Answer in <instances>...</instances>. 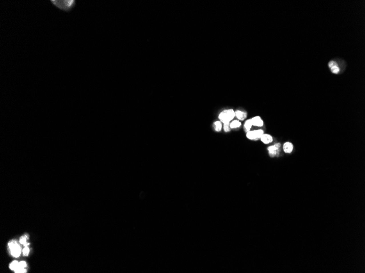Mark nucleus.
<instances>
[{
	"label": "nucleus",
	"mask_w": 365,
	"mask_h": 273,
	"mask_svg": "<svg viewBox=\"0 0 365 273\" xmlns=\"http://www.w3.org/2000/svg\"><path fill=\"white\" fill-rule=\"evenodd\" d=\"M26 267V263L24 261H21L20 262H19L18 264V267L17 268V269L14 270L15 273H26V270L25 269V268Z\"/></svg>",
	"instance_id": "nucleus-10"
},
{
	"label": "nucleus",
	"mask_w": 365,
	"mask_h": 273,
	"mask_svg": "<svg viewBox=\"0 0 365 273\" xmlns=\"http://www.w3.org/2000/svg\"><path fill=\"white\" fill-rule=\"evenodd\" d=\"M20 243L21 244L24 245L25 246H27L28 244H27L26 237H22L20 239Z\"/></svg>",
	"instance_id": "nucleus-17"
},
{
	"label": "nucleus",
	"mask_w": 365,
	"mask_h": 273,
	"mask_svg": "<svg viewBox=\"0 0 365 273\" xmlns=\"http://www.w3.org/2000/svg\"><path fill=\"white\" fill-rule=\"evenodd\" d=\"M280 143H277L273 145H272L269 146L267 148V150L268 151L269 154L272 156H276L279 153V150L280 147Z\"/></svg>",
	"instance_id": "nucleus-4"
},
{
	"label": "nucleus",
	"mask_w": 365,
	"mask_h": 273,
	"mask_svg": "<svg viewBox=\"0 0 365 273\" xmlns=\"http://www.w3.org/2000/svg\"><path fill=\"white\" fill-rule=\"evenodd\" d=\"M283 148L284 152L285 153L290 154L293 151L294 145L292 143L289 141H286L284 143Z\"/></svg>",
	"instance_id": "nucleus-7"
},
{
	"label": "nucleus",
	"mask_w": 365,
	"mask_h": 273,
	"mask_svg": "<svg viewBox=\"0 0 365 273\" xmlns=\"http://www.w3.org/2000/svg\"><path fill=\"white\" fill-rule=\"evenodd\" d=\"M242 125L241 122L239 120H233L230 123V126L231 129H236L239 128Z\"/></svg>",
	"instance_id": "nucleus-13"
},
{
	"label": "nucleus",
	"mask_w": 365,
	"mask_h": 273,
	"mask_svg": "<svg viewBox=\"0 0 365 273\" xmlns=\"http://www.w3.org/2000/svg\"><path fill=\"white\" fill-rule=\"evenodd\" d=\"M11 254L14 257H18L21 254V248L15 241H12L8 244Z\"/></svg>",
	"instance_id": "nucleus-3"
},
{
	"label": "nucleus",
	"mask_w": 365,
	"mask_h": 273,
	"mask_svg": "<svg viewBox=\"0 0 365 273\" xmlns=\"http://www.w3.org/2000/svg\"><path fill=\"white\" fill-rule=\"evenodd\" d=\"M18 264H19V262H18V261H13V262H12V263H11V264H10V266H9V268H10V269H11V270H15L17 269V268L18 267Z\"/></svg>",
	"instance_id": "nucleus-15"
},
{
	"label": "nucleus",
	"mask_w": 365,
	"mask_h": 273,
	"mask_svg": "<svg viewBox=\"0 0 365 273\" xmlns=\"http://www.w3.org/2000/svg\"><path fill=\"white\" fill-rule=\"evenodd\" d=\"M235 117L239 121H244L247 117V113L246 112L238 110L235 111Z\"/></svg>",
	"instance_id": "nucleus-11"
},
{
	"label": "nucleus",
	"mask_w": 365,
	"mask_h": 273,
	"mask_svg": "<svg viewBox=\"0 0 365 273\" xmlns=\"http://www.w3.org/2000/svg\"><path fill=\"white\" fill-rule=\"evenodd\" d=\"M252 126L253 125H252L251 119H247L245 122L244 124V130L246 131V133L249 131H251V128H252Z\"/></svg>",
	"instance_id": "nucleus-12"
},
{
	"label": "nucleus",
	"mask_w": 365,
	"mask_h": 273,
	"mask_svg": "<svg viewBox=\"0 0 365 273\" xmlns=\"http://www.w3.org/2000/svg\"><path fill=\"white\" fill-rule=\"evenodd\" d=\"M264 133V131L262 129L250 131L246 132V137L250 140H256L260 139Z\"/></svg>",
	"instance_id": "nucleus-2"
},
{
	"label": "nucleus",
	"mask_w": 365,
	"mask_h": 273,
	"mask_svg": "<svg viewBox=\"0 0 365 273\" xmlns=\"http://www.w3.org/2000/svg\"><path fill=\"white\" fill-rule=\"evenodd\" d=\"M260 139L261 140V142L264 143L265 144H268L272 142L273 140V137L271 135L268 134H265V133L262 135V136L260 137Z\"/></svg>",
	"instance_id": "nucleus-8"
},
{
	"label": "nucleus",
	"mask_w": 365,
	"mask_h": 273,
	"mask_svg": "<svg viewBox=\"0 0 365 273\" xmlns=\"http://www.w3.org/2000/svg\"><path fill=\"white\" fill-rule=\"evenodd\" d=\"M251 120L252 121V123L253 126H255V127H263L264 123L263 120L262 119V118H261L260 116H255L254 117L251 118Z\"/></svg>",
	"instance_id": "nucleus-6"
},
{
	"label": "nucleus",
	"mask_w": 365,
	"mask_h": 273,
	"mask_svg": "<svg viewBox=\"0 0 365 273\" xmlns=\"http://www.w3.org/2000/svg\"><path fill=\"white\" fill-rule=\"evenodd\" d=\"M51 2L57 9L65 12L72 11L76 5L75 0H51Z\"/></svg>",
	"instance_id": "nucleus-1"
},
{
	"label": "nucleus",
	"mask_w": 365,
	"mask_h": 273,
	"mask_svg": "<svg viewBox=\"0 0 365 273\" xmlns=\"http://www.w3.org/2000/svg\"><path fill=\"white\" fill-rule=\"evenodd\" d=\"M223 129H224V131H225V132H226V133H228V132L230 131L231 129L230 126V123H225V124H224Z\"/></svg>",
	"instance_id": "nucleus-16"
},
{
	"label": "nucleus",
	"mask_w": 365,
	"mask_h": 273,
	"mask_svg": "<svg viewBox=\"0 0 365 273\" xmlns=\"http://www.w3.org/2000/svg\"><path fill=\"white\" fill-rule=\"evenodd\" d=\"M214 129L216 132H220L222 129V123L220 121H217L214 122Z\"/></svg>",
	"instance_id": "nucleus-14"
},
{
	"label": "nucleus",
	"mask_w": 365,
	"mask_h": 273,
	"mask_svg": "<svg viewBox=\"0 0 365 273\" xmlns=\"http://www.w3.org/2000/svg\"><path fill=\"white\" fill-rule=\"evenodd\" d=\"M328 65L332 73H334V74H337L340 73V67L337 62L334 61H330L328 63Z\"/></svg>",
	"instance_id": "nucleus-5"
},
{
	"label": "nucleus",
	"mask_w": 365,
	"mask_h": 273,
	"mask_svg": "<svg viewBox=\"0 0 365 273\" xmlns=\"http://www.w3.org/2000/svg\"><path fill=\"white\" fill-rule=\"evenodd\" d=\"M23 254H24L25 256H27L28 254H29L30 249L29 248H28L27 246H25V248L23 249Z\"/></svg>",
	"instance_id": "nucleus-18"
},
{
	"label": "nucleus",
	"mask_w": 365,
	"mask_h": 273,
	"mask_svg": "<svg viewBox=\"0 0 365 273\" xmlns=\"http://www.w3.org/2000/svg\"><path fill=\"white\" fill-rule=\"evenodd\" d=\"M218 117H219V119H220V121L223 124L229 123L231 122L230 119H229L228 116L227 115L225 110L221 112L219 114Z\"/></svg>",
	"instance_id": "nucleus-9"
}]
</instances>
